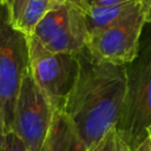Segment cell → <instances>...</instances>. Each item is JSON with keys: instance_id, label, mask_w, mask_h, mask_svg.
<instances>
[{"instance_id": "cell-1", "label": "cell", "mask_w": 151, "mask_h": 151, "mask_svg": "<svg viewBox=\"0 0 151 151\" xmlns=\"http://www.w3.org/2000/svg\"><path fill=\"white\" fill-rule=\"evenodd\" d=\"M79 71L63 111L91 150L116 127L127 92V68L98 63L84 50Z\"/></svg>"}, {"instance_id": "cell-2", "label": "cell", "mask_w": 151, "mask_h": 151, "mask_svg": "<svg viewBox=\"0 0 151 151\" xmlns=\"http://www.w3.org/2000/svg\"><path fill=\"white\" fill-rule=\"evenodd\" d=\"M28 71V35L14 25L7 2L0 0V110L6 132L12 130L17 97Z\"/></svg>"}, {"instance_id": "cell-3", "label": "cell", "mask_w": 151, "mask_h": 151, "mask_svg": "<svg viewBox=\"0 0 151 151\" xmlns=\"http://www.w3.org/2000/svg\"><path fill=\"white\" fill-rule=\"evenodd\" d=\"M126 68L127 92L114 129L132 151L147 137L151 125V42Z\"/></svg>"}, {"instance_id": "cell-4", "label": "cell", "mask_w": 151, "mask_h": 151, "mask_svg": "<svg viewBox=\"0 0 151 151\" xmlns=\"http://www.w3.org/2000/svg\"><path fill=\"white\" fill-rule=\"evenodd\" d=\"M29 71L54 110H64L79 71L78 54L51 52L28 37Z\"/></svg>"}, {"instance_id": "cell-5", "label": "cell", "mask_w": 151, "mask_h": 151, "mask_svg": "<svg viewBox=\"0 0 151 151\" xmlns=\"http://www.w3.org/2000/svg\"><path fill=\"white\" fill-rule=\"evenodd\" d=\"M53 114L54 107L28 71L17 97L12 130L29 151H41Z\"/></svg>"}, {"instance_id": "cell-6", "label": "cell", "mask_w": 151, "mask_h": 151, "mask_svg": "<svg viewBox=\"0 0 151 151\" xmlns=\"http://www.w3.org/2000/svg\"><path fill=\"white\" fill-rule=\"evenodd\" d=\"M31 37L51 52L79 54L86 50L88 39L85 11L72 2L58 5L40 20Z\"/></svg>"}, {"instance_id": "cell-7", "label": "cell", "mask_w": 151, "mask_h": 151, "mask_svg": "<svg viewBox=\"0 0 151 151\" xmlns=\"http://www.w3.org/2000/svg\"><path fill=\"white\" fill-rule=\"evenodd\" d=\"M145 24L143 8L113 26L90 33L86 51L98 63L130 65L139 55L140 34Z\"/></svg>"}, {"instance_id": "cell-8", "label": "cell", "mask_w": 151, "mask_h": 151, "mask_svg": "<svg viewBox=\"0 0 151 151\" xmlns=\"http://www.w3.org/2000/svg\"><path fill=\"white\" fill-rule=\"evenodd\" d=\"M41 151H88V149L65 111L54 110L52 124Z\"/></svg>"}, {"instance_id": "cell-9", "label": "cell", "mask_w": 151, "mask_h": 151, "mask_svg": "<svg viewBox=\"0 0 151 151\" xmlns=\"http://www.w3.org/2000/svg\"><path fill=\"white\" fill-rule=\"evenodd\" d=\"M140 9H143L142 0H136L111 7L87 6L85 9V20L88 34L113 26Z\"/></svg>"}, {"instance_id": "cell-10", "label": "cell", "mask_w": 151, "mask_h": 151, "mask_svg": "<svg viewBox=\"0 0 151 151\" xmlns=\"http://www.w3.org/2000/svg\"><path fill=\"white\" fill-rule=\"evenodd\" d=\"M55 6V0H27L15 26L29 37L40 20Z\"/></svg>"}, {"instance_id": "cell-11", "label": "cell", "mask_w": 151, "mask_h": 151, "mask_svg": "<svg viewBox=\"0 0 151 151\" xmlns=\"http://www.w3.org/2000/svg\"><path fill=\"white\" fill-rule=\"evenodd\" d=\"M0 151H29L25 143L19 138V136L13 131H8L5 133V138Z\"/></svg>"}, {"instance_id": "cell-12", "label": "cell", "mask_w": 151, "mask_h": 151, "mask_svg": "<svg viewBox=\"0 0 151 151\" xmlns=\"http://www.w3.org/2000/svg\"><path fill=\"white\" fill-rule=\"evenodd\" d=\"M117 131L113 127L98 142V144L94 147H92L88 151H117Z\"/></svg>"}, {"instance_id": "cell-13", "label": "cell", "mask_w": 151, "mask_h": 151, "mask_svg": "<svg viewBox=\"0 0 151 151\" xmlns=\"http://www.w3.org/2000/svg\"><path fill=\"white\" fill-rule=\"evenodd\" d=\"M5 2H7L9 11H11V15H12V20L15 25V22L19 20L21 12L25 7V4L27 0H4Z\"/></svg>"}, {"instance_id": "cell-14", "label": "cell", "mask_w": 151, "mask_h": 151, "mask_svg": "<svg viewBox=\"0 0 151 151\" xmlns=\"http://www.w3.org/2000/svg\"><path fill=\"white\" fill-rule=\"evenodd\" d=\"M136 0H86L87 6L92 7H111V6H118L123 4H127Z\"/></svg>"}, {"instance_id": "cell-15", "label": "cell", "mask_w": 151, "mask_h": 151, "mask_svg": "<svg viewBox=\"0 0 151 151\" xmlns=\"http://www.w3.org/2000/svg\"><path fill=\"white\" fill-rule=\"evenodd\" d=\"M146 22H151V0H142Z\"/></svg>"}, {"instance_id": "cell-16", "label": "cell", "mask_w": 151, "mask_h": 151, "mask_svg": "<svg viewBox=\"0 0 151 151\" xmlns=\"http://www.w3.org/2000/svg\"><path fill=\"white\" fill-rule=\"evenodd\" d=\"M57 5H61V4H66V2H72L79 7H81L84 11L86 9L87 7V4H86V0H55Z\"/></svg>"}, {"instance_id": "cell-17", "label": "cell", "mask_w": 151, "mask_h": 151, "mask_svg": "<svg viewBox=\"0 0 151 151\" xmlns=\"http://www.w3.org/2000/svg\"><path fill=\"white\" fill-rule=\"evenodd\" d=\"M132 151H151V140L149 137H146L134 150Z\"/></svg>"}, {"instance_id": "cell-18", "label": "cell", "mask_w": 151, "mask_h": 151, "mask_svg": "<svg viewBox=\"0 0 151 151\" xmlns=\"http://www.w3.org/2000/svg\"><path fill=\"white\" fill-rule=\"evenodd\" d=\"M5 125H4V120H2V114H1V110H0V147L2 145L4 138H5Z\"/></svg>"}, {"instance_id": "cell-19", "label": "cell", "mask_w": 151, "mask_h": 151, "mask_svg": "<svg viewBox=\"0 0 151 151\" xmlns=\"http://www.w3.org/2000/svg\"><path fill=\"white\" fill-rule=\"evenodd\" d=\"M118 136V134H117ZM117 151H131L130 147L118 137V140H117Z\"/></svg>"}, {"instance_id": "cell-20", "label": "cell", "mask_w": 151, "mask_h": 151, "mask_svg": "<svg viewBox=\"0 0 151 151\" xmlns=\"http://www.w3.org/2000/svg\"><path fill=\"white\" fill-rule=\"evenodd\" d=\"M146 132H147V137H149L150 140H151V125L147 127V131H146Z\"/></svg>"}]
</instances>
